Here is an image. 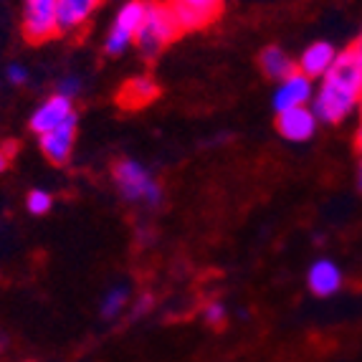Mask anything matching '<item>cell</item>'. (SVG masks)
Returning a JSON list of instances; mask_svg holds the SVG:
<instances>
[{"label": "cell", "mask_w": 362, "mask_h": 362, "mask_svg": "<svg viewBox=\"0 0 362 362\" xmlns=\"http://www.w3.org/2000/svg\"><path fill=\"white\" fill-rule=\"evenodd\" d=\"M362 104V59L355 49L342 51L314 91L312 109L325 124H337Z\"/></svg>", "instance_id": "1"}, {"label": "cell", "mask_w": 362, "mask_h": 362, "mask_svg": "<svg viewBox=\"0 0 362 362\" xmlns=\"http://www.w3.org/2000/svg\"><path fill=\"white\" fill-rule=\"evenodd\" d=\"M182 30L177 25L175 16L170 11L168 3L163 0H147V13L145 21H142V28L137 33V46L147 59L157 56L163 49H168L170 43L180 36Z\"/></svg>", "instance_id": "2"}, {"label": "cell", "mask_w": 362, "mask_h": 362, "mask_svg": "<svg viewBox=\"0 0 362 362\" xmlns=\"http://www.w3.org/2000/svg\"><path fill=\"white\" fill-rule=\"evenodd\" d=\"M112 177H115V185L122 193V198L129 200V203H142V206L150 208L163 203V187H160V182L137 160H119V163H115Z\"/></svg>", "instance_id": "3"}, {"label": "cell", "mask_w": 362, "mask_h": 362, "mask_svg": "<svg viewBox=\"0 0 362 362\" xmlns=\"http://www.w3.org/2000/svg\"><path fill=\"white\" fill-rule=\"evenodd\" d=\"M147 13V0H127L124 6L117 11L112 28H109L107 38H104V51L109 56H119L137 43V33L142 28Z\"/></svg>", "instance_id": "4"}, {"label": "cell", "mask_w": 362, "mask_h": 362, "mask_svg": "<svg viewBox=\"0 0 362 362\" xmlns=\"http://www.w3.org/2000/svg\"><path fill=\"white\" fill-rule=\"evenodd\" d=\"M59 33L56 0H25L23 3V36L30 43H43Z\"/></svg>", "instance_id": "5"}, {"label": "cell", "mask_w": 362, "mask_h": 362, "mask_svg": "<svg viewBox=\"0 0 362 362\" xmlns=\"http://www.w3.org/2000/svg\"><path fill=\"white\" fill-rule=\"evenodd\" d=\"M180 30H198L211 25L223 11V0H165Z\"/></svg>", "instance_id": "6"}, {"label": "cell", "mask_w": 362, "mask_h": 362, "mask_svg": "<svg viewBox=\"0 0 362 362\" xmlns=\"http://www.w3.org/2000/svg\"><path fill=\"white\" fill-rule=\"evenodd\" d=\"M314 78H309L307 74L302 71H294L289 74L286 78H281L274 89V112H286V109H296V107H312V99H314Z\"/></svg>", "instance_id": "7"}, {"label": "cell", "mask_w": 362, "mask_h": 362, "mask_svg": "<svg viewBox=\"0 0 362 362\" xmlns=\"http://www.w3.org/2000/svg\"><path fill=\"white\" fill-rule=\"evenodd\" d=\"M74 117H76V112H74V99L64 97V94L56 91V94H51L49 99H43V102L33 109L28 127H30V132H36L38 137H41V134L61 127L64 122L74 119Z\"/></svg>", "instance_id": "8"}, {"label": "cell", "mask_w": 362, "mask_h": 362, "mask_svg": "<svg viewBox=\"0 0 362 362\" xmlns=\"http://www.w3.org/2000/svg\"><path fill=\"white\" fill-rule=\"evenodd\" d=\"M317 127H320V117L314 115L312 107L286 109L276 115V132L289 142H307L314 137Z\"/></svg>", "instance_id": "9"}, {"label": "cell", "mask_w": 362, "mask_h": 362, "mask_svg": "<svg viewBox=\"0 0 362 362\" xmlns=\"http://www.w3.org/2000/svg\"><path fill=\"white\" fill-rule=\"evenodd\" d=\"M76 117L69 122H64L61 127L51 129V132L41 134L38 142H41V152L46 155V160L54 165H66L69 157L74 152V145H76Z\"/></svg>", "instance_id": "10"}, {"label": "cell", "mask_w": 362, "mask_h": 362, "mask_svg": "<svg viewBox=\"0 0 362 362\" xmlns=\"http://www.w3.org/2000/svg\"><path fill=\"white\" fill-rule=\"evenodd\" d=\"M102 0H56L59 33H78L91 21Z\"/></svg>", "instance_id": "11"}, {"label": "cell", "mask_w": 362, "mask_h": 362, "mask_svg": "<svg viewBox=\"0 0 362 362\" xmlns=\"http://www.w3.org/2000/svg\"><path fill=\"white\" fill-rule=\"evenodd\" d=\"M342 269L329 259H317L307 272V286L314 296H334L342 289Z\"/></svg>", "instance_id": "12"}, {"label": "cell", "mask_w": 362, "mask_h": 362, "mask_svg": "<svg viewBox=\"0 0 362 362\" xmlns=\"http://www.w3.org/2000/svg\"><path fill=\"white\" fill-rule=\"evenodd\" d=\"M337 56L339 54L332 43L314 41L302 51V56H299V61H296V71L307 74L309 78H322L329 69H332V64L337 61Z\"/></svg>", "instance_id": "13"}, {"label": "cell", "mask_w": 362, "mask_h": 362, "mask_svg": "<svg viewBox=\"0 0 362 362\" xmlns=\"http://www.w3.org/2000/svg\"><path fill=\"white\" fill-rule=\"evenodd\" d=\"M160 94V86L152 76H134L119 91V104L127 109H139L147 107L152 99Z\"/></svg>", "instance_id": "14"}, {"label": "cell", "mask_w": 362, "mask_h": 362, "mask_svg": "<svg viewBox=\"0 0 362 362\" xmlns=\"http://www.w3.org/2000/svg\"><path fill=\"white\" fill-rule=\"evenodd\" d=\"M259 66L269 78L281 81V78L296 71V61H291V56L284 49H279V46H266L259 56Z\"/></svg>", "instance_id": "15"}, {"label": "cell", "mask_w": 362, "mask_h": 362, "mask_svg": "<svg viewBox=\"0 0 362 362\" xmlns=\"http://www.w3.org/2000/svg\"><path fill=\"white\" fill-rule=\"evenodd\" d=\"M129 304V289L124 284H117L102 296V304H99V314L104 320H117Z\"/></svg>", "instance_id": "16"}, {"label": "cell", "mask_w": 362, "mask_h": 362, "mask_svg": "<svg viewBox=\"0 0 362 362\" xmlns=\"http://www.w3.org/2000/svg\"><path fill=\"white\" fill-rule=\"evenodd\" d=\"M25 208H28L30 216H46L54 208V195L49 190H43V187H36L25 198Z\"/></svg>", "instance_id": "17"}, {"label": "cell", "mask_w": 362, "mask_h": 362, "mask_svg": "<svg viewBox=\"0 0 362 362\" xmlns=\"http://www.w3.org/2000/svg\"><path fill=\"white\" fill-rule=\"evenodd\" d=\"M203 317H206V322H208V325H213V327L223 325V322H226V304L208 302L206 309H203Z\"/></svg>", "instance_id": "18"}, {"label": "cell", "mask_w": 362, "mask_h": 362, "mask_svg": "<svg viewBox=\"0 0 362 362\" xmlns=\"http://www.w3.org/2000/svg\"><path fill=\"white\" fill-rule=\"evenodd\" d=\"M6 81L13 86H21L28 81V69L21 66V64H8L6 66Z\"/></svg>", "instance_id": "19"}, {"label": "cell", "mask_w": 362, "mask_h": 362, "mask_svg": "<svg viewBox=\"0 0 362 362\" xmlns=\"http://www.w3.org/2000/svg\"><path fill=\"white\" fill-rule=\"evenodd\" d=\"M59 94H64V97L69 99H76L78 97V91H81V78L78 76H66L64 81H59Z\"/></svg>", "instance_id": "20"}, {"label": "cell", "mask_w": 362, "mask_h": 362, "mask_svg": "<svg viewBox=\"0 0 362 362\" xmlns=\"http://www.w3.org/2000/svg\"><path fill=\"white\" fill-rule=\"evenodd\" d=\"M11 152H13L11 145H8V147H0V173H6L8 163H11Z\"/></svg>", "instance_id": "21"}, {"label": "cell", "mask_w": 362, "mask_h": 362, "mask_svg": "<svg viewBox=\"0 0 362 362\" xmlns=\"http://www.w3.org/2000/svg\"><path fill=\"white\" fill-rule=\"evenodd\" d=\"M150 304H152V296L147 294V296H142V299H139L137 302V307H134V314H142V312H147V309H150Z\"/></svg>", "instance_id": "22"}, {"label": "cell", "mask_w": 362, "mask_h": 362, "mask_svg": "<svg viewBox=\"0 0 362 362\" xmlns=\"http://www.w3.org/2000/svg\"><path fill=\"white\" fill-rule=\"evenodd\" d=\"M357 147H360V155H362V112H360V129H357Z\"/></svg>", "instance_id": "23"}, {"label": "cell", "mask_w": 362, "mask_h": 362, "mask_svg": "<svg viewBox=\"0 0 362 362\" xmlns=\"http://www.w3.org/2000/svg\"><path fill=\"white\" fill-rule=\"evenodd\" d=\"M357 185H360V190H362V160H360V168H357Z\"/></svg>", "instance_id": "24"}, {"label": "cell", "mask_w": 362, "mask_h": 362, "mask_svg": "<svg viewBox=\"0 0 362 362\" xmlns=\"http://www.w3.org/2000/svg\"><path fill=\"white\" fill-rule=\"evenodd\" d=\"M352 49H355V51H357V56L362 59V36H360V41H357L355 46H352Z\"/></svg>", "instance_id": "25"}]
</instances>
